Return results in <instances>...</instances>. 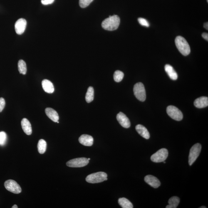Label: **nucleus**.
I'll use <instances>...</instances> for the list:
<instances>
[{
  "instance_id": "nucleus-6",
  "label": "nucleus",
  "mask_w": 208,
  "mask_h": 208,
  "mask_svg": "<svg viewBox=\"0 0 208 208\" xmlns=\"http://www.w3.org/2000/svg\"><path fill=\"white\" fill-rule=\"evenodd\" d=\"M168 154V151L167 149H161L151 156V160L155 163L163 162L167 159Z\"/></svg>"
},
{
  "instance_id": "nucleus-32",
  "label": "nucleus",
  "mask_w": 208,
  "mask_h": 208,
  "mask_svg": "<svg viewBox=\"0 0 208 208\" xmlns=\"http://www.w3.org/2000/svg\"><path fill=\"white\" fill-rule=\"evenodd\" d=\"M204 27L206 29H208V23H206L204 24Z\"/></svg>"
},
{
  "instance_id": "nucleus-22",
  "label": "nucleus",
  "mask_w": 208,
  "mask_h": 208,
  "mask_svg": "<svg viewBox=\"0 0 208 208\" xmlns=\"http://www.w3.org/2000/svg\"><path fill=\"white\" fill-rule=\"evenodd\" d=\"M94 98V90L93 87H89L86 95L85 99L87 103H90L92 102Z\"/></svg>"
},
{
  "instance_id": "nucleus-13",
  "label": "nucleus",
  "mask_w": 208,
  "mask_h": 208,
  "mask_svg": "<svg viewBox=\"0 0 208 208\" xmlns=\"http://www.w3.org/2000/svg\"><path fill=\"white\" fill-rule=\"evenodd\" d=\"M93 138L91 136L88 135H83L79 138L80 143L86 146H91L93 145Z\"/></svg>"
},
{
  "instance_id": "nucleus-30",
  "label": "nucleus",
  "mask_w": 208,
  "mask_h": 208,
  "mask_svg": "<svg viewBox=\"0 0 208 208\" xmlns=\"http://www.w3.org/2000/svg\"><path fill=\"white\" fill-rule=\"evenodd\" d=\"M55 0H41V3L43 5H47L52 4Z\"/></svg>"
},
{
  "instance_id": "nucleus-27",
  "label": "nucleus",
  "mask_w": 208,
  "mask_h": 208,
  "mask_svg": "<svg viewBox=\"0 0 208 208\" xmlns=\"http://www.w3.org/2000/svg\"><path fill=\"white\" fill-rule=\"evenodd\" d=\"M93 0H79V4L81 7L85 8L88 7Z\"/></svg>"
},
{
  "instance_id": "nucleus-29",
  "label": "nucleus",
  "mask_w": 208,
  "mask_h": 208,
  "mask_svg": "<svg viewBox=\"0 0 208 208\" xmlns=\"http://www.w3.org/2000/svg\"><path fill=\"white\" fill-rule=\"evenodd\" d=\"M5 101L3 98H0V112H2L5 106Z\"/></svg>"
},
{
  "instance_id": "nucleus-4",
  "label": "nucleus",
  "mask_w": 208,
  "mask_h": 208,
  "mask_svg": "<svg viewBox=\"0 0 208 208\" xmlns=\"http://www.w3.org/2000/svg\"><path fill=\"white\" fill-rule=\"evenodd\" d=\"M134 95L138 100L144 101L146 98L145 90L143 84L138 83L134 86L133 88Z\"/></svg>"
},
{
  "instance_id": "nucleus-3",
  "label": "nucleus",
  "mask_w": 208,
  "mask_h": 208,
  "mask_svg": "<svg viewBox=\"0 0 208 208\" xmlns=\"http://www.w3.org/2000/svg\"><path fill=\"white\" fill-rule=\"evenodd\" d=\"M107 175L104 172H98L92 174L86 179L87 182L91 184L99 183L107 180Z\"/></svg>"
},
{
  "instance_id": "nucleus-8",
  "label": "nucleus",
  "mask_w": 208,
  "mask_h": 208,
  "mask_svg": "<svg viewBox=\"0 0 208 208\" xmlns=\"http://www.w3.org/2000/svg\"><path fill=\"white\" fill-rule=\"evenodd\" d=\"M89 162V160L86 158H79L72 159L67 162L66 165L69 167L78 168L85 167Z\"/></svg>"
},
{
  "instance_id": "nucleus-16",
  "label": "nucleus",
  "mask_w": 208,
  "mask_h": 208,
  "mask_svg": "<svg viewBox=\"0 0 208 208\" xmlns=\"http://www.w3.org/2000/svg\"><path fill=\"white\" fill-rule=\"evenodd\" d=\"M44 90L48 93H53L55 91L54 86L51 81L48 80H44L42 82Z\"/></svg>"
},
{
  "instance_id": "nucleus-28",
  "label": "nucleus",
  "mask_w": 208,
  "mask_h": 208,
  "mask_svg": "<svg viewBox=\"0 0 208 208\" xmlns=\"http://www.w3.org/2000/svg\"><path fill=\"white\" fill-rule=\"evenodd\" d=\"M139 23L143 26L148 27L150 24L146 19L143 18H139L138 19Z\"/></svg>"
},
{
  "instance_id": "nucleus-15",
  "label": "nucleus",
  "mask_w": 208,
  "mask_h": 208,
  "mask_svg": "<svg viewBox=\"0 0 208 208\" xmlns=\"http://www.w3.org/2000/svg\"><path fill=\"white\" fill-rule=\"evenodd\" d=\"M21 126L25 133L28 135H31L32 133L31 125L27 119L23 118L21 122Z\"/></svg>"
},
{
  "instance_id": "nucleus-21",
  "label": "nucleus",
  "mask_w": 208,
  "mask_h": 208,
  "mask_svg": "<svg viewBox=\"0 0 208 208\" xmlns=\"http://www.w3.org/2000/svg\"><path fill=\"white\" fill-rule=\"evenodd\" d=\"M118 203L123 208H133V205L128 200L125 198H121L118 199Z\"/></svg>"
},
{
  "instance_id": "nucleus-35",
  "label": "nucleus",
  "mask_w": 208,
  "mask_h": 208,
  "mask_svg": "<svg viewBox=\"0 0 208 208\" xmlns=\"http://www.w3.org/2000/svg\"><path fill=\"white\" fill-rule=\"evenodd\" d=\"M88 160H90V159H88Z\"/></svg>"
},
{
  "instance_id": "nucleus-10",
  "label": "nucleus",
  "mask_w": 208,
  "mask_h": 208,
  "mask_svg": "<svg viewBox=\"0 0 208 208\" xmlns=\"http://www.w3.org/2000/svg\"><path fill=\"white\" fill-rule=\"evenodd\" d=\"M27 22L23 18H21L17 20L15 24V29L16 33L21 35L24 33L26 27Z\"/></svg>"
},
{
  "instance_id": "nucleus-2",
  "label": "nucleus",
  "mask_w": 208,
  "mask_h": 208,
  "mask_svg": "<svg viewBox=\"0 0 208 208\" xmlns=\"http://www.w3.org/2000/svg\"><path fill=\"white\" fill-rule=\"evenodd\" d=\"M176 46L180 53L184 56H187L190 53V48L185 39L181 36H177L175 40Z\"/></svg>"
},
{
  "instance_id": "nucleus-20",
  "label": "nucleus",
  "mask_w": 208,
  "mask_h": 208,
  "mask_svg": "<svg viewBox=\"0 0 208 208\" xmlns=\"http://www.w3.org/2000/svg\"><path fill=\"white\" fill-rule=\"evenodd\" d=\"M180 199L178 197H173L169 199V205L166 206V208H176L180 203Z\"/></svg>"
},
{
  "instance_id": "nucleus-7",
  "label": "nucleus",
  "mask_w": 208,
  "mask_h": 208,
  "mask_svg": "<svg viewBox=\"0 0 208 208\" xmlns=\"http://www.w3.org/2000/svg\"><path fill=\"white\" fill-rule=\"evenodd\" d=\"M167 112L169 116L174 120L179 121L182 120L183 118L182 112L177 107L171 105L168 107Z\"/></svg>"
},
{
  "instance_id": "nucleus-1",
  "label": "nucleus",
  "mask_w": 208,
  "mask_h": 208,
  "mask_svg": "<svg viewBox=\"0 0 208 208\" xmlns=\"http://www.w3.org/2000/svg\"><path fill=\"white\" fill-rule=\"evenodd\" d=\"M120 18L117 15L110 16L104 20L102 23V27L104 29L108 31H114L117 29L120 24Z\"/></svg>"
},
{
  "instance_id": "nucleus-9",
  "label": "nucleus",
  "mask_w": 208,
  "mask_h": 208,
  "mask_svg": "<svg viewBox=\"0 0 208 208\" xmlns=\"http://www.w3.org/2000/svg\"><path fill=\"white\" fill-rule=\"evenodd\" d=\"M4 186L8 190L13 193L19 194L21 192V189L19 185L14 180L6 181L4 183Z\"/></svg>"
},
{
  "instance_id": "nucleus-19",
  "label": "nucleus",
  "mask_w": 208,
  "mask_h": 208,
  "mask_svg": "<svg viewBox=\"0 0 208 208\" xmlns=\"http://www.w3.org/2000/svg\"><path fill=\"white\" fill-rule=\"evenodd\" d=\"M165 70L166 73L171 79L174 80L177 79V74L171 65H166L165 66Z\"/></svg>"
},
{
  "instance_id": "nucleus-12",
  "label": "nucleus",
  "mask_w": 208,
  "mask_h": 208,
  "mask_svg": "<svg viewBox=\"0 0 208 208\" xmlns=\"http://www.w3.org/2000/svg\"><path fill=\"white\" fill-rule=\"evenodd\" d=\"M144 180L147 183L154 188H157L160 185V182L159 179L152 175H147Z\"/></svg>"
},
{
  "instance_id": "nucleus-24",
  "label": "nucleus",
  "mask_w": 208,
  "mask_h": 208,
  "mask_svg": "<svg viewBox=\"0 0 208 208\" xmlns=\"http://www.w3.org/2000/svg\"><path fill=\"white\" fill-rule=\"evenodd\" d=\"M18 70L20 73L26 75L27 72V67L26 63L23 60H20L18 63Z\"/></svg>"
},
{
  "instance_id": "nucleus-36",
  "label": "nucleus",
  "mask_w": 208,
  "mask_h": 208,
  "mask_svg": "<svg viewBox=\"0 0 208 208\" xmlns=\"http://www.w3.org/2000/svg\"><path fill=\"white\" fill-rule=\"evenodd\" d=\"M207 3L208 2V0H207Z\"/></svg>"
},
{
  "instance_id": "nucleus-5",
  "label": "nucleus",
  "mask_w": 208,
  "mask_h": 208,
  "mask_svg": "<svg viewBox=\"0 0 208 208\" xmlns=\"http://www.w3.org/2000/svg\"><path fill=\"white\" fill-rule=\"evenodd\" d=\"M202 146L200 143H196L191 148L189 157V163L191 166L198 157L201 152Z\"/></svg>"
},
{
  "instance_id": "nucleus-11",
  "label": "nucleus",
  "mask_w": 208,
  "mask_h": 208,
  "mask_svg": "<svg viewBox=\"0 0 208 208\" xmlns=\"http://www.w3.org/2000/svg\"><path fill=\"white\" fill-rule=\"evenodd\" d=\"M117 118L122 127L126 128H130L131 125L130 120L125 114L120 112L117 115Z\"/></svg>"
},
{
  "instance_id": "nucleus-34",
  "label": "nucleus",
  "mask_w": 208,
  "mask_h": 208,
  "mask_svg": "<svg viewBox=\"0 0 208 208\" xmlns=\"http://www.w3.org/2000/svg\"><path fill=\"white\" fill-rule=\"evenodd\" d=\"M200 208H206V207H205V206H202V207H201Z\"/></svg>"
},
{
  "instance_id": "nucleus-31",
  "label": "nucleus",
  "mask_w": 208,
  "mask_h": 208,
  "mask_svg": "<svg viewBox=\"0 0 208 208\" xmlns=\"http://www.w3.org/2000/svg\"><path fill=\"white\" fill-rule=\"evenodd\" d=\"M202 37L203 38L205 39L208 41V34L207 33H203L202 34Z\"/></svg>"
},
{
  "instance_id": "nucleus-25",
  "label": "nucleus",
  "mask_w": 208,
  "mask_h": 208,
  "mask_svg": "<svg viewBox=\"0 0 208 208\" xmlns=\"http://www.w3.org/2000/svg\"><path fill=\"white\" fill-rule=\"evenodd\" d=\"M124 76V75L123 72L117 70L114 73L113 76L114 80L117 82L121 81L123 78Z\"/></svg>"
},
{
  "instance_id": "nucleus-18",
  "label": "nucleus",
  "mask_w": 208,
  "mask_h": 208,
  "mask_svg": "<svg viewBox=\"0 0 208 208\" xmlns=\"http://www.w3.org/2000/svg\"><path fill=\"white\" fill-rule=\"evenodd\" d=\"M136 130L138 134L146 139H148L150 138V134L147 129L141 125H138L135 127Z\"/></svg>"
},
{
  "instance_id": "nucleus-26",
  "label": "nucleus",
  "mask_w": 208,
  "mask_h": 208,
  "mask_svg": "<svg viewBox=\"0 0 208 208\" xmlns=\"http://www.w3.org/2000/svg\"><path fill=\"white\" fill-rule=\"evenodd\" d=\"M7 138V135L4 132H0V145L3 146L6 143Z\"/></svg>"
},
{
  "instance_id": "nucleus-14",
  "label": "nucleus",
  "mask_w": 208,
  "mask_h": 208,
  "mask_svg": "<svg viewBox=\"0 0 208 208\" xmlns=\"http://www.w3.org/2000/svg\"><path fill=\"white\" fill-rule=\"evenodd\" d=\"M194 105L197 108H205L208 106V97L202 96L197 98L194 101Z\"/></svg>"
},
{
  "instance_id": "nucleus-17",
  "label": "nucleus",
  "mask_w": 208,
  "mask_h": 208,
  "mask_svg": "<svg viewBox=\"0 0 208 208\" xmlns=\"http://www.w3.org/2000/svg\"><path fill=\"white\" fill-rule=\"evenodd\" d=\"M45 112L49 118L54 122H57L59 119L58 113L54 109L48 108L45 110Z\"/></svg>"
},
{
  "instance_id": "nucleus-33",
  "label": "nucleus",
  "mask_w": 208,
  "mask_h": 208,
  "mask_svg": "<svg viewBox=\"0 0 208 208\" xmlns=\"http://www.w3.org/2000/svg\"><path fill=\"white\" fill-rule=\"evenodd\" d=\"M12 208H18V206L16 205H13L12 207Z\"/></svg>"
},
{
  "instance_id": "nucleus-23",
  "label": "nucleus",
  "mask_w": 208,
  "mask_h": 208,
  "mask_svg": "<svg viewBox=\"0 0 208 208\" xmlns=\"http://www.w3.org/2000/svg\"><path fill=\"white\" fill-rule=\"evenodd\" d=\"M47 148L46 142L43 139L39 140L38 144V148L39 152L40 154H43L46 152Z\"/></svg>"
}]
</instances>
